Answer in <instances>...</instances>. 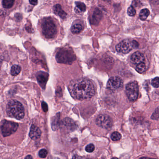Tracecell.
<instances>
[{
  "label": "cell",
  "instance_id": "1",
  "mask_svg": "<svg viewBox=\"0 0 159 159\" xmlns=\"http://www.w3.org/2000/svg\"><path fill=\"white\" fill-rule=\"evenodd\" d=\"M68 89L72 97L77 100L90 99L95 94L93 83L89 79L84 78L71 81Z\"/></svg>",
  "mask_w": 159,
  "mask_h": 159
},
{
  "label": "cell",
  "instance_id": "2",
  "mask_svg": "<svg viewBox=\"0 0 159 159\" xmlns=\"http://www.w3.org/2000/svg\"><path fill=\"white\" fill-rule=\"evenodd\" d=\"M7 114L10 117L17 120H22L25 117V108L23 105L17 100H10L6 107Z\"/></svg>",
  "mask_w": 159,
  "mask_h": 159
},
{
  "label": "cell",
  "instance_id": "3",
  "mask_svg": "<svg viewBox=\"0 0 159 159\" xmlns=\"http://www.w3.org/2000/svg\"><path fill=\"white\" fill-rule=\"evenodd\" d=\"M76 59V56L71 49H61L56 55V60L59 63L70 65L72 64Z\"/></svg>",
  "mask_w": 159,
  "mask_h": 159
},
{
  "label": "cell",
  "instance_id": "4",
  "mask_svg": "<svg viewBox=\"0 0 159 159\" xmlns=\"http://www.w3.org/2000/svg\"><path fill=\"white\" fill-rule=\"evenodd\" d=\"M43 34L47 39L54 38L57 34V29L54 22L50 19L46 18L43 21L41 25Z\"/></svg>",
  "mask_w": 159,
  "mask_h": 159
},
{
  "label": "cell",
  "instance_id": "5",
  "mask_svg": "<svg viewBox=\"0 0 159 159\" xmlns=\"http://www.w3.org/2000/svg\"><path fill=\"white\" fill-rule=\"evenodd\" d=\"M139 46L138 43L135 40H124L118 43L116 46V50L119 53L126 54L131 52L133 49L137 48Z\"/></svg>",
  "mask_w": 159,
  "mask_h": 159
},
{
  "label": "cell",
  "instance_id": "6",
  "mask_svg": "<svg viewBox=\"0 0 159 159\" xmlns=\"http://www.w3.org/2000/svg\"><path fill=\"white\" fill-rule=\"evenodd\" d=\"M139 85L136 81H133L127 84L125 87V93L128 99L131 101H135L138 97Z\"/></svg>",
  "mask_w": 159,
  "mask_h": 159
},
{
  "label": "cell",
  "instance_id": "7",
  "mask_svg": "<svg viewBox=\"0 0 159 159\" xmlns=\"http://www.w3.org/2000/svg\"><path fill=\"white\" fill-rule=\"evenodd\" d=\"M18 128L17 123L10 121H4L1 125L2 134L4 137L9 136L16 132Z\"/></svg>",
  "mask_w": 159,
  "mask_h": 159
},
{
  "label": "cell",
  "instance_id": "8",
  "mask_svg": "<svg viewBox=\"0 0 159 159\" xmlns=\"http://www.w3.org/2000/svg\"><path fill=\"white\" fill-rule=\"evenodd\" d=\"M96 122L98 126L107 129L111 128L113 124L111 118L106 114L99 115L97 118Z\"/></svg>",
  "mask_w": 159,
  "mask_h": 159
},
{
  "label": "cell",
  "instance_id": "9",
  "mask_svg": "<svg viewBox=\"0 0 159 159\" xmlns=\"http://www.w3.org/2000/svg\"><path fill=\"white\" fill-rule=\"evenodd\" d=\"M123 80L118 76L110 78L107 84V88L111 91H115L121 88L123 86Z\"/></svg>",
  "mask_w": 159,
  "mask_h": 159
},
{
  "label": "cell",
  "instance_id": "10",
  "mask_svg": "<svg viewBox=\"0 0 159 159\" xmlns=\"http://www.w3.org/2000/svg\"><path fill=\"white\" fill-rule=\"evenodd\" d=\"M37 81L41 87L43 89H45L46 83L49 78V74L44 71H40L36 74Z\"/></svg>",
  "mask_w": 159,
  "mask_h": 159
},
{
  "label": "cell",
  "instance_id": "11",
  "mask_svg": "<svg viewBox=\"0 0 159 159\" xmlns=\"http://www.w3.org/2000/svg\"><path fill=\"white\" fill-rule=\"evenodd\" d=\"M103 17L102 12L99 9H95L90 18V22L93 25H97Z\"/></svg>",
  "mask_w": 159,
  "mask_h": 159
},
{
  "label": "cell",
  "instance_id": "12",
  "mask_svg": "<svg viewBox=\"0 0 159 159\" xmlns=\"http://www.w3.org/2000/svg\"><path fill=\"white\" fill-rule=\"evenodd\" d=\"M41 135V131L39 127L36 125H31L29 133V136L33 140H36L40 137Z\"/></svg>",
  "mask_w": 159,
  "mask_h": 159
},
{
  "label": "cell",
  "instance_id": "13",
  "mask_svg": "<svg viewBox=\"0 0 159 159\" xmlns=\"http://www.w3.org/2000/svg\"><path fill=\"white\" fill-rule=\"evenodd\" d=\"M131 61L134 64H140L142 62H144L145 57L143 54L139 52H135L131 57Z\"/></svg>",
  "mask_w": 159,
  "mask_h": 159
},
{
  "label": "cell",
  "instance_id": "14",
  "mask_svg": "<svg viewBox=\"0 0 159 159\" xmlns=\"http://www.w3.org/2000/svg\"><path fill=\"white\" fill-rule=\"evenodd\" d=\"M53 10L55 14L58 16L62 19H64L66 17V13L62 10V7L60 4H58L55 5L54 6Z\"/></svg>",
  "mask_w": 159,
  "mask_h": 159
},
{
  "label": "cell",
  "instance_id": "15",
  "mask_svg": "<svg viewBox=\"0 0 159 159\" xmlns=\"http://www.w3.org/2000/svg\"><path fill=\"white\" fill-rule=\"evenodd\" d=\"M63 123L65 126L72 131H73V129H75V126H76L74 122L71 119L68 118L64 119Z\"/></svg>",
  "mask_w": 159,
  "mask_h": 159
},
{
  "label": "cell",
  "instance_id": "16",
  "mask_svg": "<svg viewBox=\"0 0 159 159\" xmlns=\"http://www.w3.org/2000/svg\"><path fill=\"white\" fill-rule=\"evenodd\" d=\"M76 7L75 8V11L76 13L80 14L86 11V6L84 3L80 2H75Z\"/></svg>",
  "mask_w": 159,
  "mask_h": 159
},
{
  "label": "cell",
  "instance_id": "17",
  "mask_svg": "<svg viewBox=\"0 0 159 159\" xmlns=\"http://www.w3.org/2000/svg\"><path fill=\"white\" fill-rule=\"evenodd\" d=\"M60 115L57 114L55 117H54L52 122V130H57L60 126Z\"/></svg>",
  "mask_w": 159,
  "mask_h": 159
},
{
  "label": "cell",
  "instance_id": "18",
  "mask_svg": "<svg viewBox=\"0 0 159 159\" xmlns=\"http://www.w3.org/2000/svg\"><path fill=\"white\" fill-rule=\"evenodd\" d=\"M150 12L148 9H144L141 10L139 13V17L140 20L144 21L148 18V16L149 15Z\"/></svg>",
  "mask_w": 159,
  "mask_h": 159
},
{
  "label": "cell",
  "instance_id": "19",
  "mask_svg": "<svg viewBox=\"0 0 159 159\" xmlns=\"http://www.w3.org/2000/svg\"><path fill=\"white\" fill-rule=\"evenodd\" d=\"M21 71V67L18 65H14L11 68V73L13 76H17Z\"/></svg>",
  "mask_w": 159,
  "mask_h": 159
},
{
  "label": "cell",
  "instance_id": "20",
  "mask_svg": "<svg viewBox=\"0 0 159 159\" xmlns=\"http://www.w3.org/2000/svg\"><path fill=\"white\" fill-rule=\"evenodd\" d=\"M83 30V27L80 24H77L73 25L71 28V31L73 34H79Z\"/></svg>",
  "mask_w": 159,
  "mask_h": 159
},
{
  "label": "cell",
  "instance_id": "21",
  "mask_svg": "<svg viewBox=\"0 0 159 159\" xmlns=\"http://www.w3.org/2000/svg\"><path fill=\"white\" fill-rule=\"evenodd\" d=\"M147 70L146 64L144 62H142L140 64L137 65L136 67V70L139 73H142L145 72Z\"/></svg>",
  "mask_w": 159,
  "mask_h": 159
},
{
  "label": "cell",
  "instance_id": "22",
  "mask_svg": "<svg viewBox=\"0 0 159 159\" xmlns=\"http://www.w3.org/2000/svg\"><path fill=\"white\" fill-rule=\"evenodd\" d=\"M14 1L12 0H3L2 2V5L5 9H10L13 6Z\"/></svg>",
  "mask_w": 159,
  "mask_h": 159
},
{
  "label": "cell",
  "instance_id": "23",
  "mask_svg": "<svg viewBox=\"0 0 159 159\" xmlns=\"http://www.w3.org/2000/svg\"><path fill=\"white\" fill-rule=\"evenodd\" d=\"M121 135L118 132H114L112 133L111 135V138L113 141H118L121 138Z\"/></svg>",
  "mask_w": 159,
  "mask_h": 159
},
{
  "label": "cell",
  "instance_id": "24",
  "mask_svg": "<svg viewBox=\"0 0 159 159\" xmlns=\"http://www.w3.org/2000/svg\"><path fill=\"white\" fill-rule=\"evenodd\" d=\"M127 14L130 16H134L136 14V11L133 6H130L127 10Z\"/></svg>",
  "mask_w": 159,
  "mask_h": 159
},
{
  "label": "cell",
  "instance_id": "25",
  "mask_svg": "<svg viewBox=\"0 0 159 159\" xmlns=\"http://www.w3.org/2000/svg\"><path fill=\"white\" fill-rule=\"evenodd\" d=\"M151 84L153 87H155V88H158L159 87V78L157 77L152 79Z\"/></svg>",
  "mask_w": 159,
  "mask_h": 159
},
{
  "label": "cell",
  "instance_id": "26",
  "mask_svg": "<svg viewBox=\"0 0 159 159\" xmlns=\"http://www.w3.org/2000/svg\"><path fill=\"white\" fill-rule=\"evenodd\" d=\"M95 149L94 145L93 144H90L85 147V150L87 152H92L94 151Z\"/></svg>",
  "mask_w": 159,
  "mask_h": 159
},
{
  "label": "cell",
  "instance_id": "27",
  "mask_svg": "<svg viewBox=\"0 0 159 159\" xmlns=\"http://www.w3.org/2000/svg\"><path fill=\"white\" fill-rule=\"evenodd\" d=\"M39 154L40 157L42 158H44L47 156L48 152H47V150L45 149H42L40 150L39 151Z\"/></svg>",
  "mask_w": 159,
  "mask_h": 159
},
{
  "label": "cell",
  "instance_id": "28",
  "mask_svg": "<svg viewBox=\"0 0 159 159\" xmlns=\"http://www.w3.org/2000/svg\"><path fill=\"white\" fill-rule=\"evenodd\" d=\"M159 118V108H157L154 113L151 116V119L152 120H157Z\"/></svg>",
  "mask_w": 159,
  "mask_h": 159
},
{
  "label": "cell",
  "instance_id": "29",
  "mask_svg": "<svg viewBox=\"0 0 159 159\" xmlns=\"http://www.w3.org/2000/svg\"><path fill=\"white\" fill-rule=\"evenodd\" d=\"M42 107L44 112H47L48 111V107L47 104L45 102H43L42 103Z\"/></svg>",
  "mask_w": 159,
  "mask_h": 159
},
{
  "label": "cell",
  "instance_id": "30",
  "mask_svg": "<svg viewBox=\"0 0 159 159\" xmlns=\"http://www.w3.org/2000/svg\"><path fill=\"white\" fill-rule=\"evenodd\" d=\"M29 2L31 5H37L38 3V1H30Z\"/></svg>",
  "mask_w": 159,
  "mask_h": 159
},
{
  "label": "cell",
  "instance_id": "31",
  "mask_svg": "<svg viewBox=\"0 0 159 159\" xmlns=\"http://www.w3.org/2000/svg\"><path fill=\"white\" fill-rule=\"evenodd\" d=\"M25 159H33V158H32L31 155H27V156H26L25 158Z\"/></svg>",
  "mask_w": 159,
  "mask_h": 159
},
{
  "label": "cell",
  "instance_id": "32",
  "mask_svg": "<svg viewBox=\"0 0 159 159\" xmlns=\"http://www.w3.org/2000/svg\"><path fill=\"white\" fill-rule=\"evenodd\" d=\"M72 159H80V158L78 155H75L72 157Z\"/></svg>",
  "mask_w": 159,
  "mask_h": 159
},
{
  "label": "cell",
  "instance_id": "33",
  "mask_svg": "<svg viewBox=\"0 0 159 159\" xmlns=\"http://www.w3.org/2000/svg\"><path fill=\"white\" fill-rule=\"evenodd\" d=\"M139 159H153V158H148V157H141Z\"/></svg>",
  "mask_w": 159,
  "mask_h": 159
},
{
  "label": "cell",
  "instance_id": "34",
  "mask_svg": "<svg viewBox=\"0 0 159 159\" xmlns=\"http://www.w3.org/2000/svg\"><path fill=\"white\" fill-rule=\"evenodd\" d=\"M118 159V158H117V157H113V158H112V159Z\"/></svg>",
  "mask_w": 159,
  "mask_h": 159
},
{
  "label": "cell",
  "instance_id": "35",
  "mask_svg": "<svg viewBox=\"0 0 159 159\" xmlns=\"http://www.w3.org/2000/svg\"><path fill=\"white\" fill-rule=\"evenodd\" d=\"M59 159V158H57V159Z\"/></svg>",
  "mask_w": 159,
  "mask_h": 159
},
{
  "label": "cell",
  "instance_id": "36",
  "mask_svg": "<svg viewBox=\"0 0 159 159\" xmlns=\"http://www.w3.org/2000/svg\"></svg>",
  "mask_w": 159,
  "mask_h": 159
}]
</instances>
